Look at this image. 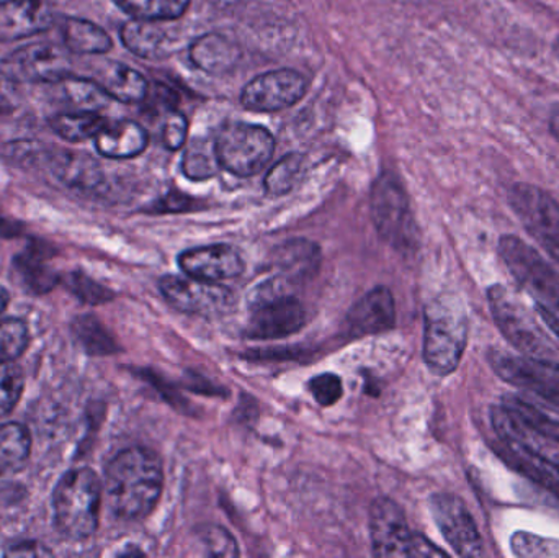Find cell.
I'll return each mask as SVG.
<instances>
[{"instance_id":"1","label":"cell","mask_w":559,"mask_h":558,"mask_svg":"<svg viewBox=\"0 0 559 558\" xmlns=\"http://www.w3.org/2000/svg\"><path fill=\"white\" fill-rule=\"evenodd\" d=\"M160 459L150 449L131 448L111 459L105 472V494L121 520H143L163 494Z\"/></svg>"},{"instance_id":"42","label":"cell","mask_w":559,"mask_h":558,"mask_svg":"<svg viewBox=\"0 0 559 558\" xmlns=\"http://www.w3.org/2000/svg\"><path fill=\"white\" fill-rule=\"evenodd\" d=\"M143 102L150 105V110L157 111V114H167V111L177 108L179 94H177L173 87H169V85L156 82V84H150L146 98H144Z\"/></svg>"},{"instance_id":"18","label":"cell","mask_w":559,"mask_h":558,"mask_svg":"<svg viewBox=\"0 0 559 558\" xmlns=\"http://www.w3.org/2000/svg\"><path fill=\"white\" fill-rule=\"evenodd\" d=\"M55 20V9L46 0H2L0 41L32 38L48 32Z\"/></svg>"},{"instance_id":"4","label":"cell","mask_w":559,"mask_h":558,"mask_svg":"<svg viewBox=\"0 0 559 558\" xmlns=\"http://www.w3.org/2000/svg\"><path fill=\"white\" fill-rule=\"evenodd\" d=\"M102 485L91 468H75L62 475L52 495L55 523L71 541H84L95 533L100 514Z\"/></svg>"},{"instance_id":"15","label":"cell","mask_w":559,"mask_h":558,"mask_svg":"<svg viewBox=\"0 0 559 558\" xmlns=\"http://www.w3.org/2000/svg\"><path fill=\"white\" fill-rule=\"evenodd\" d=\"M416 533L407 526L400 504L390 498L380 497L370 508V539L373 556L414 557Z\"/></svg>"},{"instance_id":"5","label":"cell","mask_w":559,"mask_h":558,"mask_svg":"<svg viewBox=\"0 0 559 558\" xmlns=\"http://www.w3.org/2000/svg\"><path fill=\"white\" fill-rule=\"evenodd\" d=\"M488 304L496 327L509 344L524 356L550 359L558 357L557 344L545 333L544 328L515 300L514 294L501 284L488 288Z\"/></svg>"},{"instance_id":"47","label":"cell","mask_w":559,"mask_h":558,"mask_svg":"<svg viewBox=\"0 0 559 558\" xmlns=\"http://www.w3.org/2000/svg\"><path fill=\"white\" fill-rule=\"evenodd\" d=\"M550 130L554 136L559 141V105L554 108L550 115Z\"/></svg>"},{"instance_id":"33","label":"cell","mask_w":559,"mask_h":558,"mask_svg":"<svg viewBox=\"0 0 559 558\" xmlns=\"http://www.w3.org/2000/svg\"><path fill=\"white\" fill-rule=\"evenodd\" d=\"M302 170L301 154H288L282 157L265 176V192L272 197L285 195L298 182Z\"/></svg>"},{"instance_id":"19","label":"cell","mask_w":559,"mask_h":558,"mask_svg":"<svg viewBox=\"0 0 559 558\" xmlns=\"http://www.w3.org/2000/svg\"><path fill=\"white\" fill-rule=\"evenodd\" d=\"M345 323L352 336H374L390 331L396 323L393 294L386 287H377L368 292L350 308Z\"/></svg>"},{"instance_id":"40","label":"cell","mask_w":559,"mask_h":558,"mask_svg":"<svg viewBox=\"0 0 559 558\" xmlns=\"http://www.w3.org/2000/svg\"><path fill=\"white\" fill-rule=\"evenodd\" d=\"M68 285L71 287V290L81 298V300L85 301V304H105V301L114 298V294H111L108 288L102 287L97 282L92 281L87 275L79 274V272L71 274Z\"/></svg>"},{"instance_id":"37","label":"cell","mask_w":559,"mask_h":558,"mask_svg":"<svg viewBox=\"0 0 559 558\" xmlns=\"http://www.w3.org/2000/svg\"><path fill=\"white\" fill-rule=\"evenodd\" d=\"M200 544L205 549L206 556L210 557H238L239 549L236 544L235 537L231 536L229 531L225 527L209 524V526L200 527L199 533Z\"/></svg>"},{"instance_id":"13","label":"cell","mask_w":559,"mask_h":558,"mask_svg":"<svg viewBox=\"0 0 559 558\" xmlns=\"http://www.w3.org/2000/svg\"><path fill=\"white\" fill-rule=\"evenodd\" d=\"M159 290L176 310L197 317H222L235 307V294L216 282L167 275L160 278Z\"/></svg>"},{"instance_id":"17","label":"cell","mask_w":559,"mask_h":558,"mask_svg":"<svg viewBox=\"0 0 559 558\" xmlns=\"http://www.w3.org/2000/svg\"><path fill=\"white\" fill-rule=\"evenodd\" d=\"M179 268L189 277L205 282H225L245 272L241 252L229 245H210L187 249L179 256Z\"/></svg>"},{"instance_id":"10","label":"cell","mask_w":559,"mask_h":558,"mask_svg":"<svg viewBox=\"0 0 559 558\" xmlns=\"http://www.w3.org/2000/svg\"><path fill=\"white\" fill-rule=\"evenodd\" d=\"M488 363L499 379L524 390L559 415V364L496 349L489 351Z\"/></svg>"},{"instance_id":"2","label":"cell","mask_w":559,"mask_h":558,"mask_svg":"<svg viewBox=\"0 0 559 558\" xmlns=\"http://www.w3.org/2000/svg\"><path fill=\"white\" fill-rule=\"evenodd\" d=\"M491 425L509 464L559 497V441L542 435L506 408L491 406Z\"/></svg>"},{"instance_id":"9","label":"cell","mask_w":559,"mask_h":558,"mask_svg":"<svg viewBox=\"0 0 559 558\" xmlns=\"http://www.w3.org/2000/svg\"><path fill=\"white\" fill-rule=\"evenodd\" d=\"M499 254L515 281L537 297L538 304L559 311V271L524 239L506 235L499 239Z\"/></svg>"},{"instance_id":"45","label":"cell","mask_w":559,"mask_h":558,"mask_svg":"<svg viewBox=\"0 0 559 558\" xmlns=\"http://www.w3.org/2000/svg\"><path fill=\"white\" fill-rule=\"evenodd\" d=\"M7 556L12 557H48L51 556L48 549L38 543H20L10 546Z\"/></svg>"},{"instance_id":"16","label":"cell","mask_w":559,"mask_h":558,"mask_svg":"<svg viewBox=\"0 0 559 558\" xmlns=\"http://www.w3.org/2000/svg\"><path fill=\"white\" fill-rule=\"evenodd\" d=\"M305 75L293 69H277L252 79L242 88L241 102L248 110L277 111L298 104L306 94Z\"/></svg>"},{"instance_id":"12","label":"cell","mask_w":559,"mask_h":558,"mask_svg":"<svg viewBox=\"0 0 559 558\" xmlns=\"http://www.w3.org/2000/svg\"><path fill=\"white\" fill-rule=\"evenodd\" d=\"M69 51L52 43H32L20 46L0 59V74L10 81L26 84L61 82L72 74Z\"/></svg>"},{"instance_id":"27","label":"cell","mask_w":559,"mask_h":558,"mask_svg":"<svg viewBox=\"0 0 559 558\" xmlns=\"http://www.w3.org/2000/svg\"><path fill=\"white\" fill-rule=\"evenodd\" d=\"M107 123L98 111H66L58 114L49 120V127L68 143H82L97 136L98 131Z\"/></svg>"},{"instance_id":"39","label":"cell","mask_w":559,"mask_h":558,"mask_svg":"<svg viewBox=\"0 0 559 558\" xmlns=\"http://www.w3.org/2000/svg\"><path fill=\"white\" fill-rule=\"evenodd\" d=\"M309 392L321 406H332L344 395L341 377L335 373H321L309 380Z\"/></svg>"},{"instance_id":"6","label":"cell","mask_w":559,"mask_h":558,"mask_svg":"<svg viewBox=\"0 0 559 558\" xmlns=\"http://www.w3.org/2000/svg\"><path fill=\"white\" fill-rule=\"evenodd\" d=\"M251 318L246 327L249 340H280L305 327V307L298 298L286 294L285 284L265 282L251 295Z\"/></svg>"},{"instance_id":"29","label":"cell","mask_w":559,"mask_h":558,"mask_svg":"<svg viewBox=\"0 0 559 558\" xmlns=\"http://www.w3.org/2000/svg\"><path fill=\"white\" fill-rule=\"evenodd\" d=\"M222 169L215 140L193 138L183 153L182 170L189 179L209 180Z\"/></svg>"},{"instance_id":"22","label":"cell","mask_w":559,"mask_h":558,"mask_svg":"<svg viewBox=\"0 0 559 558\" xmlns=\"http://www.w3.org/2000/svg\"><path fill=\"white\" fill-rule=\"evenodd\" d=\"M43 163L64 186L88 189L100 180L97 163L85 154L66 150L39 151L36 164Z\"/></svg>"},{"instance_id":"44","label":"cell","mask_w":559,"mask_h":558,"mask_svg":"<svg viewBox=\"0 0 559 558\" xmlns=\"http://www.w3.org/2000/svg\"><path fill=\"white\" fill-rule=\"evenodd\" d=\"M20 92L16 82L0 74V118L7 117L19 107Z\"/></svg>"},{"instance_id":"8","label":"cell","mask_w":559,"mask_h":558,"mask_svg":"<svg viewBox=\"0 0 559 558\" xmlns=\"http://www.w3.org/2000/svg\"><path fill=\"white\" fill-rule=\"evenodd\" d=\"M371 218L381 238L397 249L417 245V226L406 190L394 174L384 173L371 187Z\"/></svg>"},{"instance_id":"32","label":"cell","mask_w":559,"mask_h":558,"mask_svg":"<svg viewBox=\"0 0 559 558\" xmlns=\"http://www.w3.org/2000/svg\"><path fill=\"white\" fill-rule=\"evenodd\" d=\"M502 405H504L506 408L511 409L514 415L524 419L528 426L537 429L542 435L550 436V438L558 439L559 441L558 419L551 418L547 413L542 412L540 408L535 406V403L521 399V396L506 395L504 399H502Z\"/></svg>"},{"instance_id":"24","label":"cell","mask_w":559,"mask_h":558,"mask_svg":"<svg viewBox=\"0 0 559 558\" xmlns=\"http://www.w3.org/2000/svg\"><path fill=\"white\" fill-rule=\"evenodd\" d=\"M189 56L195 68L206 74L222 75L238 64L241 49L222 33H206L190 45Z\"/></svg>"},{"instance_id":"49","label":"cell","mask_w":559,"mask_h":558,"mask_svg":"<svg viewBox=\"0 0 559 558\" xmlns=\"http://www.w3.org/2000/svg\"><path fill=\"white\" fill-rule=\"evenodd\" d=\"M7 305H9V294H7L5 288L0 287V313L5 310Z\"/></svg>"},{"instance_id":"46","label":"cell","mask_w":559,"mask_h":558,"mask_svg":"<svg viewBox=\"0 0 559 558\" xmlns=\"http://www.w3.org/2000/svg\"><path fill=\"white\" fill-rule=\"evenodd\" d=\"M537 313L540 314L542 320L547 324L548 330L555 334V336L559 340V317L557 311L550 310V308L545 307V305L537 304Z\"/></svg>"},{"instance_id":"20","label":"cell","mask_w":559,"mask_h":558,"mask_svg":"<svg viewBox=\"0 0 559 558\" xmlns=\"http://www.w3.org/2000/svg\"><path fill=\"white\" fill-rule=\"evenodd\" d=\"M120 36L128 51L151 61L167 58L177 49L176 33L160 20H130L124 23Z\"/></svg>"},{"instance_id":"3","label":"cell","mask_w":559,"mask_h":558,"mask_svg":"<svg viewBox=\"0 0 559 558\" xmlns=\"http://www.w3.org/2000/svg\"><path fill=\"white\" fill-rule=\"evenodd\" d=\"M424 360L433 376L459 369L468 344V314L460 298L439 297L424 313Z\"/></svg>"},{"instance_id":"26","label":"cell","mask_w":559,"mask_h":558,"mask_svg":"<svg viewBox=\"0 0 559 558\" xmlns=\"http://www.w3.org/2000/svg\"><path fill=\"white\" fill-rule=\"evenodd\" d=\"M274 262L288 278H309L321 265V251L314 242L293 239L280 246Z\"/></svg>"},{"instance_id":"23","label":"cell","mask_w":559,"mask_h":558,"mask_svg":"<svg viewBox=\"0 0 559 558\" xmlns=\"http://www.w3.org/2000/svg\"><path fill=\"white\" fill-rule=\"evenodd\" d=\"M94 140L98 153L108 159H131L147 146L146 130L133 120L107 121Z\"/></svg>"},{"instance_id":"43","label":"cell","mask_w":559,"mask_h":558,"mask_svg":"<svg viewBox=\"0 0 559 558\" xmlns=\"http://www.w3.org/2000/svg\"><path fill=\"white\" fill-rule=\"evenodd\" d=\"M195 202L190 197L182 195L180 192H173L169 195L154 203L151 213H182L193 209Z\"/></svg>"},{"instance_id":"31","label":"cell","mask_w":559,"mask_h":558,"mask_svg":"<svg viewBox=\"0 0 559 558\" xmlns=\"http://www.w3.org/2000/svg\"><path fill=\"white\" fill-rule=\"evenodd\" d=\"M59 84H61L69 104L74 105L78 110L98 111L107 107L110 102V97L105 94L104 88L92 79L74 78L71 74Z\"/></svg>"},{"instance_id":"35","label":"cell","mask_w":559,"mask_h":558,"mask_svg":"<svg viewBox=\"0 0 559 558\" xmlns=\"http://www.w3.org/2000/svg\"><path fill=\"white\" fill-rule=\"evenodd\" d=\"M511 549L521 558H559V543L548 537L535 536L527 531H518L511 537Z\"/></svg>"},{"instance_id":"34","label":"cell","mask_w":559,"mask_h":558,"mask_svg":"<svg viewBox=\"0 0 559 558\" xmlns=\"http://www.w3.org/2000/svg\"><path fill=\"white\" fill-rule=\"evenodd\" d=\"M25 376L13 360H0V416L9 415L22 399Z\"/></svg>"},{"instance_id":"21","label":"cell","mask_w":559,"mask_h":558,"mask_svg":"<svg viewBox=\"0 0 559 558\" xmlns=\"http://www.w3.org/2000/svg\"><path fill=\"white\" fill-rule=\"evenodd\" d=\"M91 79L104 88L108 97L123 104H141L150 88V82L141 72L117 61L97 62Z\"/></svg>"},{"instance_id":"25","label":"cell","mask_w":559,"mask_h":558,"mask_svg":"<svg viewBox=\"0 0 559 558\" xmlns=\"http://www.w3.org/2000/svg\"><path fill=\"white\" fill-rule=\"evenodd\" d=\"M61 35L64 48L75 55H105L114 46L110 35L104 28L75 16L62 20Z\"/></svg>"},{"instance_id":"48","label":"cell","mask_w":559,"mask_h":558,"mask_svg":"<svg viewBox=\"0 0 559 558\" xmlns=\"http://www.w3.org/2000/svg\"><path fill=\"white\" fill-rule=\"evenodd\" d=\"M216 9H231V7L238 5L241 0H210Z\"/></svg>"},{"instance_id":"28","label":"cell","mask_w":559,"mask_h":558,"mask_svg":"<svg viewBox=\"0 0 559 558\" xmlns=\"http://www.w3.org/2000/svg\"><path fill=\"white\" fill-rule=\"evenodd\" d=\"M32 451V436L25 426L9 423L0 426V475L19 471Z\"/></svg>"},{"instance_id":"36","label":"cell","mask_w":559,"mask_h":558,"mask_svg":"<svg viewBox=\"0 0 559 558\" xmlns=\"http://www.w3.org/2000/svg\"><path fill=\"white\" fill-rule=\"evenodd\" d=\"M28 328L20 320L0 321V360H15L28 347Z\"/></svg>"},{"instance_id":"7","label":"cell","mask_w":559,"mask_h":558,"mask_svg":"<svg viewBox=\"0 0 559 558\" xmlns=\"http://www.w3.org/2000/svg\"><path fill=\"white\" fill-rule=\"evenodd\" d=\"M215 146L223 169L238 177L261 173L275 153V140L267 128L238 121L216 133Z\"/></svg>"},{"instance_id":"14","label":"cell","mask_w":559,"mask_h":558,"mask_svg":"<svg viewBox=\"0 0 559 558\" xmlns=\"http://www.w3.org/2000/svg\"><path fill=\"white\" fill-rule=\"evenodd\" d=\"M430 511L443 539L460 557L485 556V544L473 514L462 498L452 494H437L430 498Z\"/></svg>"},{"instance_id":"41","label":"cell","mask_w":559,"mask_h":558,"mask_svg":"<svg viewBox=\"0 0 559 558\" xmlns=\"http://www.w3.org/2000/svg\"><path fill=\"white\" fill-rule=\"evenodd\" d=\"M187 118L180 114L177 108L164 114L163 143L167 150L177 151L186 144L187 141Z\"/></svg>"},{"instance_id":"30","label":"cell","mask_w":559,"mask_h":558,"mask_svg":"<svg viewBox=\"0 0 559 558\" xmlns=\"http://www.w3.org/2000/svg\"><path fill=\"white\" fill-rule=\"evenodd\" d=\"M124 13L136 20L179 19L189 9L190 0H114Z\"/></svg>"},{"instance_id":"38","label":"cell","mask_w":559,"mask_h":558,"mask_svg":"<svg viewBox=\"0 0 559 558\" xmlns=\"http://www.w3.org/2000/svg\"><path fill=\"white\" fill-rule=\"evenodd\" d=\"M78 334L92 354H111L117 351L114 337L105 331L95 318H82L78 321Z\"/></svg>"},{"instance_id":"11","label":"cell","mask_w":559,"mask_h":558,"mask_svg":"<svg viewBox=\"0 0 559 558\" xmlns=\"http://www.w3.org/2000/svg\"><path fill=\"white\" fill-rule=\"evenodd\" d=\"M509 203L528 235L559 265V203L550 193L532 183H515Z\"/></svg>"}]
</instances>
